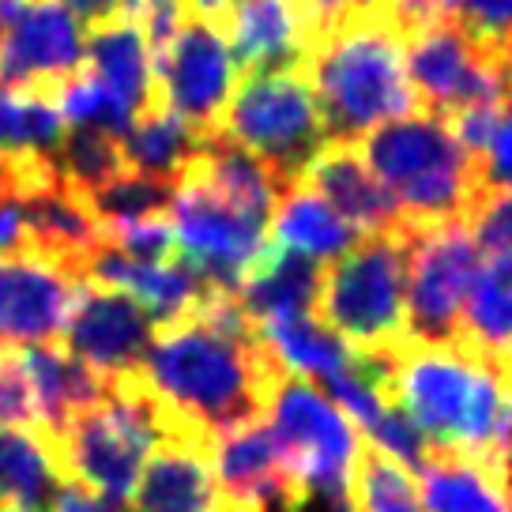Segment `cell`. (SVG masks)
<instances>
[{
  "mask_svg": "<svg viewBox=\"0 0 512 512\" xmlns=\"http://www.w3.org/2000/svg\"><path fill=\"white\" fill-rule=\"evenodd\" d=\"M57 170H61L64 189H72L76 196L110 185L113 177H121L128 170L121 140L98 125L68 128L61 151H57Z\"/></svg>",
  "mask_w": 512,
  "mask_h": 512,
  "instance_id": "cell-31",
  "label": "cell"
},
{
  "mask_svg": "<svg viewBox=\"0 0 512 512\" xmlns=\"http://www.w3.org/2000/svg\"><path fill=\"white\" fill-rule=\"evenodd\" d=\"M189 174H196L211 192H219L226 204H234L238 211L253 215L260 223L272 219L275 204L283 196V181L256 159L253 151H245L241 144L226 140L223 132H215L208 140H200L196 155L185 166Z\"/></svg>",
  "mask_w": 512,
  "mask_h": 512,
  "instance_id": "cell-25",
  "label": "cell"
},
{
  "mask_svg": "<svg viewBox=\"0 0 512 512\" xmlns=\"http://www.w3.org/2000/svg\"><path fill=\"white\" fill-rule=\"evenodd\" d=\"M268 426L275 433V445L287 460V471L302 501L324 497L328 505L343 512L347 479H351V460L358 448V430L351 418L328 400L320 384L287 373L268 403Z\"/></svg>",
  "mask_w": 512,
  "mask_h": 512,
  "instance_id": "cell-8",
  "label": "cell"
},
{
  "mask_svg": "<svg viewBox=\"0 0 512 512\" xmlns=\"http://www.w3.org/2000/svg\"><path fill=\"white\" fill-rule=\"evenodd\" d=\"M384 392L433 452L512 467V400L464 343H407L384 358Z\"/></svg>",
  "mask_w": 512,
  "mask_h": 512,
  "instance_id": "cell-2",
  "label": "cell"
},
{
  "mask_svg": "<svg viewBox=\"0 0 512 512\" xmlns=\"http://www.w3.org/2000/svg\"><path fill=\"white\" fill-rule=\"evenodd\" d=\"M403 46L407 38L377 0L320 38L305 72L332 140H362L384 121L418 110Z\"/></svg>",
  "mask_w": 512,
  "mask_h": 512,
  "instance_id": "cell-3",
  "label": "cell"
},
{
  "mask_svg": "<svg viewBox=\"0 0 512 512\" xmlns=\"http://www.w3.org/2000/svg\"><path fill=\"white\" fill-rule=\"evenodd\" d=\"M211 471L226 512H302L305 501L290 479L287 460L275 445L272 426L249 418L211 437Z\"/></svg>",
  "mask_w": 512,
  "mask_h": 512,
  "instance_id": "cell-14",
  "label": "cell"
},
{
  "mask_svg": "<svg viewBox=\"0 0 512 512\" xmlns=\"http://www.w3.org/2000/svg\"><path fill=\"white\" fill-rule=\"evenodd\" d=\"M61 490L38 426H0V512H49Z\"/></svg>",
  "mask_w": 512,
  "mask_h": 512,
  "instance_id": "cell-27",
  "label": "cell"
},
{
  "mask_svg": "<svg viewBox=\"0 0 512 512\" xmlns=\"http://www.w3.org/2000/svg\"><path fill=\"white\" fill-rule=\"evenodd\" d=\"M27 377L38 400V430L53 437L72 418L95 407L106 396V377H98L91 366H83L76 354H68L61 343H31L19 347Z\"/></svg>",
  "mask_w": 512,
  "mask_h": 512,
  "instance_id": "cell-22",
  "label": "cell"
},
{
  "mask_svg": "<svg viewBox=\"0 0 512 512\" xmlns=\"http://www.w3.org/2000/svg\"><path fill=\"white\" fill-rule=\"evenodd\" d=\"M305 12V23H309V31H313V49L324 34H332L339 23H347L354 12H362L369 8L373 0H298Z\"/></svg>",
  "mask_w": 512,
  "mask_h": 512,
  "instance_id": "cell-38",
  "label": "cell"
},
{
  "mask_svg": "<svg viewBox=\"0 0 512 512\" xmlns=\"http://www.w3.org/2000/svg\"><path fill=\"white\" fill-rule=\"evenodd\" d=\"M136 377L162 403L174 433L219 437L268 415L287 369L260 336H230L185 317L155 328Z\"/></svg>",
  "mask_w": 512,
  "mask_h": 512,
  "instance_id": "cell-1",
  "label": "cell"
},
{
  "mask_svg": "<svg viewBox=\"0 0 512 512\" xmlns=\"http://www.w3.org/2000/svg\"><path fill=\"white\" fill-rule=\"evenodd\" d=\"M49 512H117V505L102 501V497H91L76 490V486H61L57 497H53V509Z\"/></svg>",
  "mask_w": 512,
  "mask_h": 512,
  "instance_id": "cell-40",
  "label": "cell"
},
{
  "mask_svg": "<svg viewBox=\"0 0 512 512\" xmlns=\"http://www.w3.org/2000/svg\"><path fill=\"white\" fill-rule=\"evenodd\" d=\"M177 256L211 287L238 290L241 275L268 245V223L226 204L219 192L189 170H181L170 204Z\"/></svg>",
  "mask_w": 512,
  "mask_h": 512,
  "instance_id": "cell-11",
  "label": "cell"
},
{
  "mask_svg": "<svg viewBox=\"0 0 512 512\" xmlns=\"http://www.w3.org/2000/svg\"><path fill=\"white\" fill-rule=\"evenodd\" d=\"M407 238L384 230L358 238L343 256L320 268L313 317L362 358H392L407 347Z\"/></svg>",
  "mask_w": 512,
  "mask_h": 512,
  "instance_id": "cell-6",
  "label": "cell"
},
{
  "mask_svg": "<svg viewBox=\"0 0 512 512\" xmlns=\"http://www.w3.org/2000/svg\"><path fill=\"white\" fill-rule=\"evenodd\" d=\"M83 68V27L61 0H27L0 42V87L53 95Z\"/></svg>",
  "mask_w": 512,
  "mask_h": 512,
  "instance_id": "cell-15",
  "label": "cell"
},
{
  "mask_svg": "<svg viewBox=\"0 0 512 512\" xmlns=\"http://www.w3.org/2000/svg\"><path fill=\"white\" fill-rule=\"evenodd\" d=\"M196 147H200V136L170 106H162L155 95L147 98V106L132 117V125L121 136L128 170L162 177V181H177L181 170L189 166V159L196 155Z\"/></svg>",
  "mask_w": 512,
  "mask_h": 512,
  "instance_id": "cell-28",
  "label": "cell"
},
{
  "mask_svg": "<svg viewBox=\"0 0 512 512\" xmlns=\"http://www.w3.org/2000/svg\"><path fill=\"white\" fill-rule=\"evenodd\" d=\"M219 132L253 151L283 185L298 181L313 155L332 140L305 68L241 76Z\"/></svg>",
  "mask_w": 512,
  "mask_h": 512,
  "instance_id": "cell-7",
  "label": "cell"
},
{
  "mask_svg": "<svg viewBox=\"0 0 512 512\" xmlns=\"http://www.w3.org/2000/svg\"><path fill=\"white\" fill-rule=\"evenodd\" d=\"M407 80L418 110L448 117L467 106H509V49H486L460 27V19L418 31L403 46Z\"/></svg>",
  "mask_w": 512,
  "mask_h": 512,
  "instance_id": "cell-9",
  "label": "cell"
},
{
  "mask_svg": "<svg viewBox=\"0 0 512 512\" xmlns=\"http://www.w3.org/2000/svg\"><path fill=\"white\" fill-rule=\"evenodd\" d=\"M509 61H512V46H509Z\"/></svg>",
  "mask_w": 512,
  "mask_h": 512,
  "instance_id": "cell-42",
  "label": "cell"
},
{
  "mask_svg": "<svg viewBox=\"0 0 512 512\" xmlns=\"http://www.w3.org/2000/svg\"><path fill=\"white\" fill-rule=\"evenodd\" d=\"M151 336H155V320L128 294L83 279L72 317L57 343L68 354H76L83 366L95 369L98 377L113 381L140 369Z\"/></svg>",
  "mask_w": 512,
  "mask_h": 512,
  "instance_id": "cell-13",
  "label": "cell"
},
{
  "mask_svg": "<svg viewBox=\"0 0 512 512\" xmlns=\"http://www.w3.org/2000/svg\"><path fill=\"white\" fill-rule=\"evenodd\" d=\"M215 27L226 34L238 76L294 72L313 57V31L298 0H230Z\"/></svg>",
  "mask_w": 512,
  "mask_h": 512,
  "instance_id": "cell-17",
  "label": "cell"
},
{
  "mask_svg": "<svg viewBox=\"0 0 512 512\" xmlns=\"http://www.w3.org/2000/svg\"><path fill=\"white\" fill-rule=\"evenodd\" d=\"M162 437V403L147 392L136 373H128L106 381V396L80 411L64 430L46 437V445L53 452L61 486H76L110 505H128L147 456Z\"/></svg>",
  "mask_w": 512,
  "mask_h": 512,
  "instance_id": "cell-5",
  "label": "cell"
},
{
  "mask_svg": "<svg viewBox=\"0 0 512 512\" xmlns=\"http://www.w3.org/2000/svg\"><path fill=\"white\" fill-rule=\"evenodd\" d=\"M467 230H471L475 245L490 256L512 253V192L482 189L467 211Z\"/></svg>",
  "mask_w": 512,
  "mask_h": 512,
  "instance_id": "cell-34",
  "label": "cell"
},
{
  "mask_svg": "<svg viewBox=\"0 0 512 512\" xmlns=\"http://www.w3.org/2000/svg\"><path fill=\"white\" fill-rule=\"evenodd\" d=\"M177 181H162V177H147L136 170H125L121 177H113L110 185L87 192L83 204L95 215L102 230L121 223H140V219H162L170 215L174 204Z\"/></svg>",
  "mask_w": 512,
  "mask_h": 512,
  "instance_id": "cell-32",
  "label": "cell"
},
{
  "mask_svg": "<svg viewBox=\"0 0 512 512\" xmlns=\"http://www.w3.org/2000/svg\"><path fill=\"white\" fill-rule=\"evenodd\" d=\"M358 151L396 200L403 226L467 223L482 192L479 162L460 147L445 117L430 110L403 113L366 132Z\"/></svg>",
  "mask_w": 512,
  "mask_h": 512,
  "instance_id": "cell-4",
  "label": "cell"
},
{
  "mask_svg": "<svg viewBox=\"0 0 512 512\" xmlns=\"http://www.w3.org/2000/svg\"><path fill=\"white\" fill-rule=\"evenodd\" d=\"M19 208H23V230H27L23 253L42 256L49 264H57L61 272L83 279L91 256L106 245V234L80 196L64 189L61 181L53 189L19 200Z\"/></svg>",
  "mask_w": 512,
  "mask_h": 512,
  "instance_id": "cell-21",
  "label": "cell"
},
{
  "mask_svg": "<svg viewBox=\"0 0 512 512\" xmlns=\"http://www.w3.org/2000/svg\"><path fill=\"white\" fill-rule=\"evenodd\" d=\"M230 0H185V12L196 19H208V23H219V16L226 12Z\"/></svg>",
  "mask_w": 512,
  "mask_h": 512,
  "instance_id": "cell-41",
  "label": "cell"
},
{
  "mask_svg": "<svg viewBox=\"0 0 512 512\" xmlns=\"http://www.w3.org/2000/svg\"><path fill=\"white\" fill-rule=\"evenodd\" d=\"M407 230V336L411 343H456L479 272V245L467 223Z\"/></svg>",
  "mask_w": 512,
  "mask_h": 512,
  "instance_id": "cell-10",
  "label": "cell"
},
{
  "mask_svg": "<svg viewBox=\"0 0 512 512\" xmlns=\"http://www.w3.org/2000/svg\"><path fill=\"white\" fill-rule=\"evenodd\" d=\"M136 512H226L211 471V441L196 433H170L151 448L136 494Z\"/></svg>",
  "mask_w": 512,
  "mask_h": 512,
  "instance_id": "cell-18",
  "label": "cell"
},
{
  "mask_svg": "<svg viewBox=\"0 0 512 512\" xmlns=\"http://www.w3.org/2000/svg\"><path fill=\"white\" fill-rule=\"evenodd\" d=\"M358 238L362 234L332 204H324L305 181H290L268 219V245L309 256L317 264H332Z\"/></svg>",
  "mask_w": 512,
  "mask_h": 512,
  "instance_id": "cell-26",
  "label": "cell"
},
{
  "mask_svg": "<svg viewBox=\"0 0 512 512\" xmlns=\"http://www.w3.org/2000/svg\"><path fill=\"white\" fill-rule=\"evenodd\" d=\"M456 343L471 347L486 362L512 351V253L490 256V264L475 272Z\"/></svg>",
  "mask_w": 512,
  "mask_h": 512,
  "instance_id": "cell-29",
  "label": "cell"
},
{
  "mask_svg": "<svg viewBox=\"0 0 512 512\" xmlns=\"http://www.w3.org/2000/svg\"><path fill=\"white\" fill-rule=\"evenodd\" d=\"M83 64L87 72L102 83L106 91V132L117 140L125 136L132 117L144 110L151 98V83H155V61H151V46L140 34L136 23L125 16L98 23L83 38Z\"/></svg>",
  "mask_w": 512,
  "mask_h": 512,
  "instance_id": "cell-19",
  "label": "cell"
},
{
  "mask_svg": "<svg viewBox=\"0 0 512 512\" xmlns=\"http://www.w3.org/2000/svg\"><path fill=\"white\" fill-rule=\"evenodd\" d=\"M298 181H305L324 204H332L362 238L403 226L396 200L366 166L358 140H328Z\"/></svg>",
  "mask_w": 512,
  "mask_h": 512,
  "instance_id": "cell-20",
  "label": "cell"
},
{
  "mask_svg": "<svg viewBox=\"0 0 512 512\" xmlns=\"http://www.w3.org/2000/svg\"><path fill=\"white\" fill-rule=\"evenodd\" d=\"M68 16L80 23L83 31H91L98 23H110L121 16V0H61Z\"/></svg>",
  "mask_w": 512,
  "mask_h": 512,
  "instance_id": "cell-39",
  "label": "cell"
},
{
  "mask_svg": "<svg viewBox=\"0 0 512 512\" xmlns=\"http://www.w3.org/2000/svg\"><path fill=\"white\" fill-rule=\"evenodd\" d=\"M76 275L34 253L0 260V343H57L80 294Z\"/></svg>",
  "mask_w": 512,
  "mask_h": 512,
  "instance_id": "cell-16",
  "label": "cell"
},
{
  "mask_svg": "<svg viewBox=\"0 0 512 512\" xmlns=\"http://www.w3.org/2000/svg\"><path fill=\"white\" fill-rule=\"evenodd\" d=\"M0 426H38L34 384L12 343H0Z\"/></svg>",
  "mask_w": 512,
  "mask_h": 512,
  "instance_id": "cell-33",
  "label": "cell"
},
{
  "mask_svg": "<svg viewBox=\"0 0 512 512\" xmlns=\"http://www.w3.org/2000/svg\"><path fill=\"white\" fill-rule=\"evenodd\" d=\"M320 268L317 260L287 249L264 245V253L253 260V268L241 275L238 283V302L245 305L249 320L256 324V332L264 324H272L279 317H294V313H313L320 287Z\"/></svg>",
  "mask_w": 512,
  "mask_h": 512,
  "instance_id": "cell-24",
  "label": "cell"
},
{
  "mask_svg": "<svg viewBox=\"0 0 512 512\" xmlns=\"http://www.w3.org/2000/svg\"><path fill=\"white\" fill-rule=\"evenodd\" d=\"M151 61H155L151 95L162 106H170L200 140L215 136L226 102L241 80L226 34L208 19L185 16L174 38Z\"/></svg>",
  "mask_w": 512,
  "mask_h": 512,
  "instance_id": "cell-12",
  "label": "cell"
},
{
  "mask_svg": "<svg viewBox=\"0 0 512 512\" xmlns=\"http://www.w3.org/2000/svg\"><path fill=\"white\" fill-rule=\"evenodd\" d=\"M343 512H426L418 479L411 467L392 460L388 452L369 445L366 437H358L351 460V479H347V497Z\"/></svg>",
  "mask_w": 512,
  "mask_h": 512,
  "instance_id": "cell-30",
  "label": "cell"
},
{
  "mask_svg": "<svg viewBox=\"0 0 512 512\" xmlns=\"http://www.w3.org/2000/svg\"><path fill=\"white\" fill-rule=\"evenodd\" d=\"M479 177H482V189L512 192V102H509V110H505V117H501V125H497L490 147L482 151Z\"/></svg>",
  "mask_w": 512,
  "mask_h": 512,
  "instance_id": "cell-37",
  "label": "cell"
},
{
  "mask_svg": "<svg viewBox=\"0 0 512 512\" xmlns=\"http://www.w3.org/2000/svg\"><path fill=\"white\" fill-rule=\"evenodd\" d=\"M377 4L384 16L400 27L403 38L430 31L437 23H452L460 12V0H377Z\"/></svg>",
  "mask_w": 512,
  "mask_h": 512,
  "instance_id": "cell-36",
  "label": "cell"
},
{
  "mask_svg": "<svg viewBox=\"0 0 512 512\" xmlns=\"http://www.w3.org/2000/svg\"><path fill=\"white\" fill-rule=\"evenodd\" d=\"M460 27L479 46L509 49L512 46V0H460Z\"/></svg>",
  "mask_w": 512,
  "mask_h": 512,
  "instance_id": "cell-35",
  "label": "cell"
},
{
  "mask_svg": "<svg viewBox=\"0 0 512 512\" xmlns=\"http://www.w3.org/2000/svg\"><path fill=\"white\" fill-rule=\"evenodd\" d=\"M415 479L426 512H512V467L430 452Z\"/></svg>",
  "mask_w": 512,
  "mask_h": 512,
  "instance_id": "cell-23",
  "label": "cell"
}]
</instances>
